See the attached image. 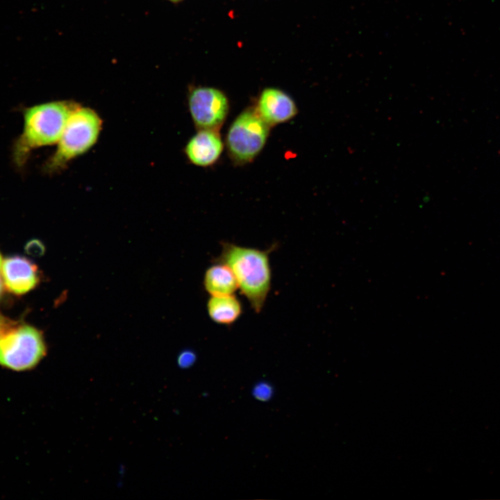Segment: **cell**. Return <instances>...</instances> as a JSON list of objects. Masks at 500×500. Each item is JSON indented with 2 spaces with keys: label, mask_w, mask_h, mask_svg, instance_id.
<instances>
[{
  "label": "cell",
  "mask_w": 500,
  "mask_h": 500,
  "mask_svg": "<svg viewBox=\"0 0 500 500\" xmlns=\"http://www.w3.org/2000/svg\"><path fill=\"white\" fill-rule=\"evenodd\" d=\"M252 394L258 401H267L272 398L274 389L270 383L261 381L254 385Z\"/></svg>",
  "instance_id": "12"
},
{
  "label": "cell",
  "mask_w": 500,
  "mask_h": 500,
  "mask_svg": "<svg viewBox=\"0 0 500 500\" xmlns=\"http://www.w3.org/2000/svg\"><path fill=\"white\" fill-rule=\"evenodd\" d=\"M205 272L203 287L210 296L233 294L239 285L231 269L226 265L214 262Z\"/></svg>",
  "instance_id": "10"
},
{
  "label": "cell",
  "mask_w": 500,
  "mask_h": 500,
  "mask_svg": "<svg viewBox=\"0 0 500 500\" xmlns=\"http://www.w3.org/2000/svg\"><path fill=\"white\" fill-rule=\"evenodd\" d=\"M197 356L192 350L183 351L178 357V364L182 368L191 367L196 361Z\"/></svg>",
  "instance_id": "13"
},
{
  "label": "cell",
  "mask_w": 500,
  "mask_h": 500,
  "mask_svg": "<svg viewBox=\"0 0 500 500\" xmlns=\"http://www.w3.org/2000/svg\"><path fill=\"white\" fill-rule=\"evenodd\" d=\"M42 333L29 325H20L0 333V366L14 372L34 369L47 354Z\"/></svg>",
  "instance_id": "4"
},
{
  "label": "cell",
  "mask_w": 500,
  "mask_h": 500,
  "mask_svg": "<svg viewBox=\"0 0 500 500\" xmlns=\"http://www.w3.org/2000/svg\"><path fill=\"white\" fill-rule=\"evenodd\" d=\"M78 106L72 101H54L23 110L22 131L12 147V160L17 169H22L26 165L33 150L57 144L70 115Z\"/></svg>",
  "instance_id": "1"
},
{
  "label": "cell",
  "mask_w": 500,
  "mask_h": 500,
  "mask_svg": "<svg viewBox=\"0 0 500 500\" xmlns=\"http://www.w3.org/2000/svg\"><path fill=\"white\" fill-rule=\"evenodd\" d=\"M257 112L269 125L286 122L293 117L297 109L293 100L285 92L274 88L262 91Z\"/></svg>",
  "instance_id": "8"
},
{
  "label": "cell",
  "mask_w": 500,
  "mask_h": 500,
  "mask_svg": "<svg viewBox=\"0 0 500 500\" xmlns=\"http://www.w3.org/2000/svg\"><path fill=\"white\" fill-rule=\"evenodd\" d=\"M2 290H3V279L0 275V296L2 293Z\"/></svg>",
  "instance_id": "14"
},
{
  "label": "cell",
  "mask_w": 500,
  "mask_h": 500,
  "mask_svg": "<svg viewBox=\"0 0 500 500\" xmlns=\"http://www.w3.org/2000/svg\"><path fill=\"white\" fill-rule=\"evenodd\" d=\"M210 319L215 323L229 326L235 322L242 314V305L233 294L210 296L206 303Z\"/></svg>",
  "instance_id": "11"
},
{
  "label": "cell",
  "mask_w": 500,
  "mask_h": 500,
  "mask_svg": "<svg viewBox=\"0 0 500 500\" xmlns=\"http://www.w3.org/2000/svg\"><path fill=\"white\" fill-rule=\"evenodd\" d=\"M2 262H3V260H2V258H1V254H0V270H1V265H2Z\"/></svg>",
  "instance_id": "15"
},
{
  "label": "cell",
  "mask_w": 500,
  "mask_h": 500,
  "mask_svg": "<svg viewBox=\"0 0 500 500\" xmlns=\"http://www.w3.org/2000/svg\"><path fill=\"white\" fill-rule=\"evenodd\" d=\"M222 149V140L215 129H201L188 142L185 153L193 164L206 167L218 159Z\"/></svg>",
  "instance_id": "9"
},
{
  "label": "cell",
  "mask_w": 500,
  "mask_h": 500,
  "mask_svg": "<svg viewBox=\"0 0 500 500\" xmlns=\"http://www.w3.org/2000/svg\"><path fill=\"white\" fill-rule=\"evenodd\" d=\"M170 1H180V0H170Z\"/></svg>",
  "instance_id": "17"
},
{
  "label": "cell",
  "mask_w": 500,
  "mask_h": 500,
  "mask_svg": "<svg viewBox=\"0 0 500 500\" xmlns=\"http://www.w3.org/2000/svg\"><path fill=\"white\" fill-rule=\"evenodd\" d=\"M101 127L102 120L95 110L78 105L70 115L43 171L49 174L60 172L72 160L87 152L97 142Z\"/></svg>",
  "instance_id": "3"
},
{
  "label": "cell",
  "mask_w": 500,
  "mask_h": 500,
  "mask_svg": "<svg viewBox=\"0 0 500 500\" xmlns=\"http://www.w3.org/2000/svg\"><path fill=\"white\" fill-rule=\"evenodd\" d=\"M276 246L262 250L222 242L221 253L214 261L224 263L231 269L241 294L256 313L262 311L271 289L269 254Z\"/></svg>",
  "instance_id": "2"
},
{
  "label": "cell",
  "mask_w": 500,
  "mask_h": 500,
  "mask_svg": "<svg viewBox=\"0 0 500 500\" xmlns=\"http://www.w3.org/2000/svg\"><path fill=\"white\" fill-rule=\"evenodd\" d=\"M1 325H2V323H1V319H0V333H1V331H2V329H3V328H1V327H2Z\"/></svg>",
  "instance_id": "16"
},
{
  "label": "cell",
  "mask_w": 500,
  "mask_h": 500,
  "mask_svg": "<svg viewBox=\"0 0 500 500\" xmlns=\"http://www.w3.org/2000/svg\"><path fill=\"white\" fill-rule=\"evenodd\" d=\"M269 133V124L257 111L246 110L231 126L227 144L238 160H251L264 147Z\"/></svg>",
  "instance_id": "5"
},
{
  "label": "cell",
  "mask_w": 500,
  "mask_h": 500,
  "mask_svg": "<svg viewBox=\"0 0 500 500\" xmlns=\"http://www.w3.org/2000/svg\"><path fill=\"white\" fill-rule=\"evenodd\" d=\"M189 108L197 126L215 129L224 120L228 106L226 96L219 90L199 88L190 93Z\"/></svg>",
  "instance_id": "6"
},
{
  "label": "cell",
  "mask_w": 500,
  "mask_h": 500,
  "mask_svg": "<svg viewBox=\"0 0 500 500\" xmlns=\"http://www.w3.org/2000/svg\"><path fill=\"white\" fill-rule=\"evenodd\" d=\"M1 271L6 288L16 294L26 293L39 283L38 267L24 257L7 258L2 262Z\"/></svg>",
  "instance_id": "7"
}]
</instances>
